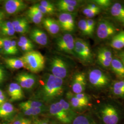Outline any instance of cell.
Instances as JSON below:
<instances>
[{
  "instance_id": "60d3db41",
  "label": "cell",
  "mask_w": 124,
  "mask_h": 124,
  "mask_svg": "<svg viewBox=\"0 0 124 124\" xmlns=\"http://www.w3.org/2000/svg\"><path fill=\"white\" fill-rule=\"evenodd\" d=\"M86 21L89 30L90 31L92 36H93L95 28V24H96L95 21L92 18L86 19Z\"/></svg>"
},
{
  "instance_id": "db71d44e",
  "label": "cell",
  "mask_w": 124,
  "mask_h": 124,
  "mask_svg": "<svg viewBox=\"0 0 124 124\" xmlns=\"http://www.w3.org/2000/svg\"><path fill=\"white\" fill-rule=\"evenodd\" d=\"M51 124H61V123H58V122H56V121H52L51 123Z\"/></svg>"
},
{
  "instance_id": "d6a6232c",
  "label": "cell",
  "mask_w": 124,
  "mask_h": 124,
  "mask_svg": "<svg viewBox=\"0 0 124 124\" xmlns=\"http://www.w3.org/2000/svg\"><path fill=\"white\" fill-rule=\"evenodd\" d=\"M78 26L81 33L85 36H92L89 30L86 19H80L78 23Z\"/></svg>"
},
{
  "instance_id": "5b68a950",
  "label": "cell",
  "mask_w": 124,
  "mask_h": 124,
  "mask_svg": "<svg viewBox=\"0 0 124 124\" xmlns=\"http://www.w3.org/2000/svg\"><path fill=\"white\" fill-rule=\"evenodd\" d=\"M75 56L85 63H91L93 60V54L87 42L80 38L75 40Z\"/></svg>"
},
{
  "instance_id": "d6986e66",
  "label": "cell",
  "mask_w": 124,
  "mask_h": 124,
  "mask_svg": "<svg viewBox=\"0 0 124 124\" xmlns=\"http://www.w3.org/2000/svg\"><path fill=\"white\" fill-rule=\"evenodd\" d=\"M70 124H99L93 116L87 114L77 115Z\"/></svg>"
},
{
  "instance_id": "3957f363",
  "label": "cell",
  "mask_w": 124,
  "mask_h": 124,
  "mask_svg": "<svg viewBox=\"0 0 124 124\" xmlns=\"http://www.w3.org/2000/svg\"><path fill=\"white\" fill-rule=\"evenodd\" d=\"M20 58L24 63L25 68L31 73H37L44 69V57L38 51L32 50L27 52Z\"/></svg>"
},
{
  "instance_id": "9a60e30c",
  "label": "cell",
  "mask_w": 124,
  "mask_h": 124,
  "mask_svg": "<svg viewBox=\"0 0 124 124\" xmlns=\"http://www.w3.org/2000/svg\"><path fill=\"white\" fill-rule=\"evenodd\" d=\"M30 37L32 41L41 46H46L48 43V37L46 33L38 28H34L30 33Z\"/></svg>"
},
{
  "instance_id": "4fadbf2b",
  "label": "cell",
  "mask_w": 124,
  "mask_h": 124,
  "mask_svg": "<svg viewBox=\"0 0 124 124\" xmlns=\"http://www.w3.org/2000/svg\"><path fill=\"white\" fill-rule=\"evenodd\" d=\"M27 5L22 0H8L5 1L4 7L6 12L13 15L22 12L26 8Z\"/></svg>"
},
{
  "instance_id": "8d00e7d4",
  "label": "cell",
  "mask_w": 124,
  "mask_h": 124,
  "mask_svg": "<svg viewBox=\"0 0 124 124\" xmlns=\"http://www.w3.org/2000/svg\"><path fill=\"white\" fill-rule=\"evenodd\" d=\"M39 4L46 8L48 9L53 13H54L55 11H56V8L55 6L53 3L48 0H41L40 2V3Z\"/></svg>"
},
{
  "instance_id": "b9f144b4",
  "label": "cell",
  "mask_w": 124,
  "mask_h": 124,
  "mask_svg": "<svg viewBox=\"0 0 124 124\" xmlns=\"http://www.w3.org/2000/svg\"><path fill=\"white\" fill-rule=\"evenodd\" d=\"M26 14L29 19L30 20H31L32 22L35 24H39L42 21L43 19H41L39 18L36 17V16L31 14V13H28V12H26Z\"/></svg>"
},
{
  "instance_id": "1f68e13d",
  "label": "cell",
  "mask_w": 124,
  "mask_h": 124,
  "mask_svg": "<svg viewBox=\"0 0 124 124\" xmlns=\"http://www.w3.org/2000/svg\"><path fill=\"white\" fill-rule=\"evenodd\" d=\"M82 2V1L77 0H60L57 1L56 5L57 8L65 6H70L77 8L78 6H80Z\"/></svg>"
},
{
  "instance_id": "816d5d0a",
  "label": "cell",
  "mask_w": 124,
  "mask_h": 124,
  "mask_svg": "<svg viewBox=\"0 0 124 124\" xmlns=\"http://www.w3.org/2000/svg\"><path fill=\"white\" fill-rule=\"evenodd\" d=\"M2 38H0V49L2 48Z\"/></svg>"
},
{
  "instance_id": "d4e9b609",
  "label": "cell",
  "mask_w": 124,
  "mask_h": 124,
  "mask_svg": "<svg viewBox=\"0 0 124 124\" xmlns=\"http://www.w3.org/2000/svg\"><path fill=\"white\" fill-rule=\"evenodd\" d=\"M15 111L13 105L8 102H5L0 106V118L6 119L13 115Z\"/></svg>"
},
{
  "instance_id": "f907efd6",
  "label": "cell",
  "mask_w": 124,
  "mask_h": 124,
  "mask_svg": "<svg viewBox=\"0 0 124 124\" xmlns=\"http://www.w3.org/2000/svg\"><path fill=\"white\" fill-rule=\"evenodd\" d=\"M119 57H120V61L124 64V51L120 52L119 54Z\"/></svg>"
},
{
  "instance_id": "f35d334b",
  "label": "cell",
  "mask_w": 124,
  "mask_h": 124,
  "mask_svg": "<svg viewBox=\"0 0 124 124\" xmlns=\"http://www.w3.org/2000/svg\"><path fill=\"white\" fill-rule=\"evenodd\" d=\"M35 7H36L37 9H38L39 11H40L43 15H52L53 14L52 12L50 11L48 9L42 6L39 4V3H37L36 4L33 5Z\"/></svg>"
},
{
  "instance_id": "bcb514c9",
  "label": "cell",
  "mask_w": 124,
  "mask_h": 124,
  "mask_svg": "<svg viewBox=\"0 0 124 124\" xmlns=\"http://www.w3.org/2000/svg\"><path fill=\"white\" fill-rule=\"evenodd\" d=\"M32 124H51V123L46 119H43L36 120L32 123Z\"/></svg>"
},
{
  "instance_id": "4dcf8cb0",
  "label": "cell",
  "mask_w": 124,
  "mask_h": 124,
  "mask_svg": "<svg viewBox=\"0 0 124 124\" xmlns=\"http://www.w3.org/2000/svg\"><path fill=\"white\" fill-rule=\"evenodd\" d=\"M47 108H23L21 109L23 115L28 116L35 117L40 115L44 113Z\"/></svg>"
},
{
  "instance_id": "f546056e",
  "label": "cell",
  "mask_w": 124,
  "mask_h": 124,
  "mask_svg": "<svg viewBox=\"0 0 124 124\" xmlns=\"http://www.w3.org/2000/svg\"><path fill=\"white\" fill-rule=\"evenodd\" d=\"M97 58H100L112 62L113 59L112 52L107 47H102L98 50Z\"/></svg>"
},
{
  "instance_id": "9c48e42d",
  "label": "cell",
  "mask_w": 124,
  "mask_h": 124,
  "mask_svg": "<svg viewBox=\"0 0 124 124\" xmlns=\"http://www.w3.org/2000/svg\"><path fill=\"white\" fill-rule=\"evenodd\" d=\"M50 114L62 124H70L72 120L63 110L61 104L58 101L53 102L49 107Z\"/></svg>"
},
{
  "instance_id": "6da1fadb",
  "label": "cell",
  "mask_w": 124,
  "mask_h": 124,
  "mask_svg": "<svg viewBox=\"0 0 124 124\" xmlns=\"http://www.w3.org/2000/svg\"><path fill=\"white\" fill-rule=\"evenodd\" d=\"M38 87L32 100L43 103L53 102L60 97L64 92L63 79L57 78L52 74H46L39 80Z\"/></svg>"
},
{
  "instance_id": "ab89813d",
  "label": "cell",
  "mask_w": 124,
  "mask_h": 124,
  "mask_svg": "<svg viewBox=\"0 0 124 124\" xmlns=\"http://www.w3.org/2000/svg\"><path fill=\"white\" fill-rule=\"evenodd\" d=\"M111 89H124V78L114 82L111 86Z\"/></svg>"
},
{
  "instance_id": "7a4b0ae2",
  "label": "cell",
  "mask_w": 124,
  "mask_h": 124,
  "mask_svg": "<svg viewBox=\"0 0 124 124\" xmlns=\"http://www.w3.org/2000/svg\"><path fill=\"white\" fill-rule=\"evenodd\" d=\"M96 114L102 124H119L123 117V113L120 108L111 103L98 107Z\"/></svg>"
},
{
  "instance_id": "83f0119b",
  "label": "cell",
  "mask_w": 124,
  "mask_h": 124,
  "mask_svg": "<svg viewBox=\"0 0 124 124\" xmlns=\"http://www.w3.org/2000/svg\"><path fill=\"white\" fill-rule=\"evenodd\" d=\"M58 102L61 104L63 110L65 112L67 115L72 121L74 118L77 115L75 111L73 109L70 103L66 100L63 99H60Z\"/></svg>"
},
{
  "instance_id": "f5cc1de1",
  "label": "cell",
  "mask_w": 124,
  "mask_h": 124,
  "mask_svg": "<svg viewBox=\"0 0 124 124\" xmlns=\"http://www.w3.org/2000/svg\"><path fill=\"white\" fill-rule=\"evenodd\" d=\"M3 94H4V93H3V92L0 89V98H1V97L2 96V95H3Z\"/></svg>"
},
{
  "instance_id": "7dc6e473",
  "label": "cell",
  "mask_w": 124,
  "mask_h": 124,
  "mask_svg": "<svg viewBox=\"0 0 124 124\" xmlns=\"http://www.w3.org/2000/svg\"><path fill=\"white\" fill-rule=\"evenodd\" d=\"M12 45L13 47V50L16 54H18V48L17 42L15 40H12Z\"/></svg>"
},
{
  "instance_id": "e575fe53",
  "label": "cell",
  "mask_w": 124,
  "mask_h": 124,
  "mask_svg": "<svg viewBox=\"0 0 124 124\" xmlns=\"http://www.w3.org/2000/svg\"><path fill=\"white\" fill-rule=\"evenodd\" d=\"M75 96L76 98L80 100V102L82 103L85 106L87 107L88 105L90 102V98L87 94L83 93L75 94Z\"/></svg>"
},
{
  "instance_id": "8992f818",
  "label": "cell",
  "mask_w": 124,
  "mask_h": 124,
  "mask_svg": "<svg viewBox=\"0 0 124 124\" xmlns=\"http://www.w3.org/2000/svg\"><path fill=\"white\" fill-rule=\"evenodd\" d=\"M51 74L54 76L63 79L69 73V66L67 62L62 58L55 56L52 58L50 62Z\"/></svg>"
},
{
  "instance_id": "30bf717a",
  "label": "cell",
  "mask_w": 124,
  "mask_h": 124,
  "mask_svg": "<svg viewBox=\"0 0 124 124\" xmlns=\"http://www.w3.org/2000/svg\"><path fill=\"white\" fill-rule=\"evenodd\" d=\"M16 80L23 89L31 90L37 83L38 80L35 75L32 73L23 72L18 74Z\"/></svg>"
},
{
  "instance_id": "681fc988",
  "label": "cell",
  "mask_w": 124,
  "mask_h": 124,
  "mask_svg": "<svg viewBox=\"0 0 124 124\" xmlns=\"http://www.w3.org/2000/svg\"><path fill=\"white\" fill-rule=\"evenodd\" d=\"M5 17V13L3 11L0 10V28L1 26L2 23L3 22V19Z\"/></svg>"
},
{
  "instance_id": "836d02e7",
  "label": "cell",
  "mask_w": 124,
  "mask_h": 124,
  "mask_svg": "<svg viewBox=\"0 0 124 124\" xmlns=\"http://www.w3.org/2000/svg\"><path fill=\"white\" fill-rule=\"evenodd\" d=\"M93 3L98 6L101 9L107 8L112 5V1L110 0H95L93 1Z\"/></svg>"
},
{
  "instance_id": "52a82bcc",
  "label": "cell",
  "mask_w": 124,
  "mask_h": 124,
  "mask_svg": "<svg viewBox=\"0 0 124 124\" xmlns=\"http://www.w3.org/2000/svg\"><path fill=\"white\" fill-rule=\"evenodd\" d=\"M116 31L117 29L112 23L102 19L98 23L96 31L97 36L99 40H108L115 36Z\"/></svg>"
},
{
  "instance_id": "277c9868",
  "label": "cell",
  "mask_w": 124,
  "mask_h": 124,
  "mask_svg": "<svg viewBox=\"0 0 124 124\" xmlns=\"http://www.w3.org/2000/svg\"><path fill=\"white\" fill-rule=\"evenodd\" d=\"M88 79L92 87L98 90L106 88L110 83L108 75L98 69H92L89 71Z\"/></svg>"
},
{
  "instance_id": "f1b7e54d",
  "label": "cell",
  "mask_w": 124,
  "mask_h": 124,
  "mask_svg": "<svg viewBox=\"0 0 124 124\" xmlns=\"http://www.w3.org/2000/svg\"><path fill=\"white\" fill-rule=\"evenodd\" d=\"M2 50L5 54L16 55L12 45V40L8 38H2Z\"/></svg>"
},
{
  "instance_id": "74e56055",
  "label": "cell",
  "mask_w": 124,
  "mask_h": 124,
  "mask_svg": "<svg viewBox=\"0 0 124 124\" xmlns=\"http://www.w3.org/2000/svg\"><path fill=\"white\" fill-rule=\"evenodd\" d=\"M58 10L62 13H71L74 12L77 9V8L70 6H65V7H58Z\"/></svg>"
},
{
  "instance_id": "ee69618b",
  "label": "cell",
  "mask_w": 124,
  "mask_h": 124,
  "mask_svg": "<svg viewBox=\"0 0 124 124\" xmlns=\"http://www.w3.org/2000/svg\"><path fill=\"white\" fill-rule=\"evenodd\" d=\"M0 31L2 35L7 36H14L16 32L14 29H1Z\"/></svg>"
},
{
  "instance_id": "7bdbcfd3",
  "label": "cell",
  "mask_w": 124,
  "mask_h": 124,
  "mask_svg": "<svg viewBox=\"0 0 124 124\" xmlns=\"http://www.w3.org/2000/svg\"><path fill=\"white\" fill-rule=\"evenodd\" d=\"M111 92L116 97L124 98V89H111Z\"/></svg>"
},
{
  "instance_id": "5bb4252c",
  "label": "cell",
  "mask_w": 124,
  "mask_h": 124,
  "mask_svg": "<svg viewBox=\"0 0 124 124\" xmlns=\"http://www.w3.org/2000/svg\"><path fill=\"white\" fill-rule=\"evenodd\" d=\"M8 93L12 102L20 100L24 98L23 88L17 83H12L9 85Z\"/></svg>"
},
{
  "instance_id": "8fae6325",
  "label": "cell",
  "mask_w": 124,
  "mask_h": 124,
  "mask_svg": "<svg viewBox=\"0 0 124 124\" xmlns=\"http://www.w3.org/2000/svg\"><path fill=\"white\" fill-rule=\"evenodd\" d=\"M58 22L62 31L68 33L74 31L75 29V17L72 13H60L58 16Z\"/></svg>"
},
{
  "instance_id": "2e32d148",
  "label": "cell",
  "mask_w": 124,
  "mask_h": 124,
  "mask_svg": "<svg viewBox=\"0 0 124 124\" xmlns=\"http://www.w3.org/2000/svg\"><path fill=\"white\" fill-rule=\"evenodd\" d=\"M42 23L45 29L52 35L58 34L60 30V27L58 21L52 18L43 19Z\"/></svg>"
},
{
  "instance_id": "f6af8a7d",
  "label": "cell",
  "mask_w": 124,
  "mask_h": 124,
  "mask_svg": "<svg viewBox=\"0 0 124 124\" xmlns=\"http://www.w3.org/2000/svg\"><path fill=\"white\" fill-rule=\"evenodd\" d=\"M1 29H14V26L12 22L11 21H3L2 23L1 26L0 28Z\"/></svg>"
},
{
  "instance_id": "cb8c5ba5",
  "label": "cell",
  "mask_w": 124,
  "mask_h": 124,
  "mask_svg": "<svg viewBox=\"0 0 124 124\" xmlns=\"http://www.w3.org/2000/svg\"><path fill=\"white\" fill-rule=\"evenodd\" d=\"M18 47L25 52H28L33 50L34 45L31 40L24 36H21L19 37L17 42Z\"/></svg>"
},
{
  "instance_id": "ffe728a7",
  "label": "cell",
  "mask_w": 124,
  "mask_h": 124,
  "mask_svg": "<svg viewBox=\"0 0 124 124\" xmlns=\"http://www.w3.org/2000/svg\"><path fill=\"white\" fill-rule=\"evenodd\" d=\"M112 70L118 77L124 78V64L118 58H113L110 67Z\"/></svg>"
},
{
  "instance_id": "e0dca14e",
  "label": "cell",
  "mask_w": 124,
  "mask_h": 124,
  "mask_svg": "<svg viewBox=\"0 0 124 124\" xmlns=\"http://www.w3.org/2000/svg\"><path fill=\"white\" fill-rule=\"evenodd\" d=\"M12 23L15 31L18 33L24 34L27 33L29 31V23L26 18H16L13 20Z\"/></svg>"
},
{
  "instance_id": "484cf974",
  "label": "cell",
  "mask_w": 124,
  "mask_h": 124,
  "mask_svg": "<svg viewBox=\"0 0 124 124\" xmlns=\"http://www.w3.org/2000/svg\"><path fill=\"white\" fill-rule=\"evenodd\" d=\"M4 61L7 66L12 70H19L25 68L24 62L21 58H5Z\"/></svg>"
},
{
  "instance_id": "603a6c76",
  "label": "cell",
  "mask_w": 124,
  "mask_h": 124,
  "mask_svg": "<svg viewBox=\"0 0 124 124\" xmlns=\"http://www.w3.org/2000/svg\"><path fill=\"white\" fill-rule=\"evenodd\" d=\"M101 12V8L94 3H90L83 9L82 13L88 19L92 18Z\"/></svg>"
},
{
  "instance_id": "d590c367",
  "label": "cell",
  "mask_w": 124,
  "mask_h": 124,
  "mask_svg": "<svg viewBox=\"0 0 124 124\" xmlns=\"http://www.w3.org/2000/svg\"><path fill=\"white\" fill-rule=\"evenodd\" d=\"M11 124H32L30 119L23 117L19 116L13 119Z\"/></svg>"
},
{
  "instance_id": "44dd1931",
  "label": "cell",
  "mask_w": 124,
  "mask_h": 124,
  "mask_svg": "<svg viewBox=\"0 0 124 124\" xmlns=\"http://www.w3.org/2000/svg\"><path fill=\"white\" fill-rule=\"evenodd\" d=\"M67 101L68 102L75 111H80L83 110L86 107L80 100L76 98L75 94L70 92L66 93Z\"/></svg>"
},
{
  "instance_id": "7402d4cb",
  "label": "cell",
  "mask_w": 124,
  "mask_h": 124,
  "mask_svg": "<svg viewBox=\"0 0 124 124\" xmlns=\"http://www.w3.org/2000/svg\"><path fill=\"white\" fill-rule=\"evenodd\" d=\"M110 46L114 49L120 50L124 47V31L116 34L110 41Z\"/></svg>"
},
{
  "instance_id": "ac0fdd59",
  "label": "cell",
  "mask_w": 124,
  "mask_h": 124,
  "mask_svg": "<svg viewBox=\"0 0 124 124\" xmlns=\"http://www.w3.org/2000/svg\"><path fill=\"white\" fill-rule=\"evenodd\" d=\"M111 15L115 19L124 22V6L120 3L116 2L111 6Z\"/></svg>"
},
{
  "instance_id": "c3c4849f",
  "label": "cell",
  "mask_w": 124,
  "mask_h": 124,
  "mask_svg": "<svg viewBox=\"0 0 124 124\" xmlns=\"http://www.w3.org/2000/svg\"><path fill=\"white\" fill-rule=\"evenodd\" d=\"M5 75L4 70L0 66V84L4 80Z\"/></svg>"
},
{
  "instance_id": "11a10c76",
  "label": "cell",
  "mask_w": 124,
  "mask_h": 124,
  "mask_svg": "<svg viewBox=\"0 0 124 124\" xmlns=\"http://www.w3.org/2000/svg\"></svg>"
},
{
  "instance_id": "7c38bea8",
  "label": "cell",
  "mask_w": 124,
  "mask_h": 124,
  "mask_svg": "<svg viewBox=\"0 0 124 124\" xmlns=\"http://www.w3.org/2000/svg\"><path fill=\"white\" fill-rule=\"evenodd\" d=\"M86 85V78L85 74L79 72L74 76L71 82V89L75 94L83 93Z\"/></svg>"
},
{
  "instance_id": "ba28073f",
  "label": "cell",
  "mask_w": 124,
  "mask_h": 124,
  "mask_svg": "<svg viewBox=\"0 0 124 124\" xmlns=\"http://www.w3.org/2000/svg\"><path fill=\"white\" fill-rule=\"evenodd\" d=\"M75 40L73 36L67 33L57 39L56 46L58 51L75 56Z\"/></svg>"
},
{
  "instance_id": "4316f807",
  "label": "cell",
  "mask_w": 124,
  "mask_h": 124,
  "mask_svg": "<svg viewBox=\"0 0 124 124\" xmlns=\"http://www.w3.org/2000/svg\"><path fill=\"white\" fill-rule=\"evenodd\" d=\"M18 106L20 109L23 108H46L44 103L35 100H30L21 102L19 104Z\"/></svg>"
}]
</instances>
